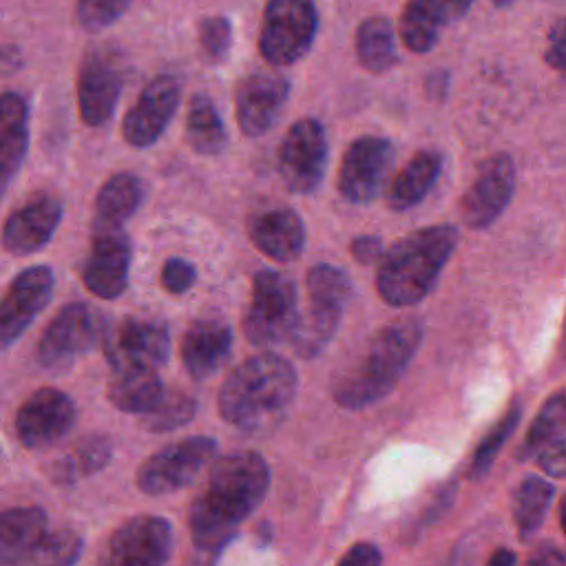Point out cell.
I'll return each mask as SVG.
<instances>
[{
  "instance_id": "e575fe53",
  "label": "cell",
  "mask_w": 566,
  "mask_h": 566,
  "mask_svg": "<svg viewBox=\"0 0 566 566\" xmlns=\"http://www.w3.org/2000/svg\"><path fill=\"white\" fill-rule=\"evenodd\" d=\"M197 413V400L186 391L164 394L161 402L144 416V427L150 433H168L192 420Z\"/></svg>"
},
{
  "instance_id": "8d00e7d4",
  "label": "cell",
  "mask_w": 566,
  "mask_h": 566,
  "mask_svg": "<svg viewBox=\"0 0 566 566\" xmlns=\"http://www.w3.org/2000/svg\"><path fill=\"white\" fill-rule=\"evenodd\" d=\"M566 427V396H553L551 400H546V405L542 407V411L535 416L528 433H526V451H535L542 444H546L548 440L557 438V433Z\"/></svg>"
},
{
  "instance_id": "277c9868",
  "label": "cell",
  "mask_w": 566,
  "mask_h": 566,
  "mask_svg": "<svg viewBox=\"0 0 566 566\" xmlns=\"http://www.w3.org/2000/svg\"><path fill=\"white\" fill-rule=\"evenodd\" d=\"M422 340L416 321L391 323L378 329L363 356L334 382V400L345 409H363L385 398L400 380Z\"/></svg>"
},
{
  "instance_id": "60d3db41",
  "label": "cell",
  "mask_w": 566,
  "mask_h": 566,
  "mask_svg": "<svg viewBox=\"0 0 566 566\" xmlns=\"http://www.w3.org/2000/svg\"><path fill=\"white\" fill-rule=\"evenodd\" d=\"M546 64L566 77V18H557L548 33H546V49H544Z\"/></svg>"
},
{
  "instance_id": "5b68a950",
  "label": "cell",
  "mask_w": 566,
  "mask_h": 566,
  "mask_svg": "<svg viewBox=\"0 0 566 566\" xmlns=\"http://www.w3.org/2000/svg\"><path fill=\"white\" fill-rule=\"evenodd\" d=\"M318 33L314 0H265L259 24V53L272 66H290L312 49Z\"/></svg>"
},
{
  "instance_id": "2e32d148",
  "label": "cell",
  "mask_w": 566,
  "mask_h": 566,
  "mask_svg": "<svg viewBox=\"0 0 566 566\" xmlns=\"http://www.w3.org/2000/svg\"><path fill=\"white\" fill-rule=\"evenodd\" d=\"M181 86L172 75L153 77L122 119V137L133 148L153 146L172 122Z\"/></svg>"
},
{
  "instance_id": "5bb4252c",
  "label": "cell",
  "mask_w": 566,
  "mask_h": 566,
  "mask_svg": "<svg viewBox=\"0 0 566 566\" xmlns=\"http://www.w3.org/2000/svg\"><path fill=\"white\" fill-rule=\"evenodd\" d=\"M394 161V146L378 135H363L349 144L338 168V192L352 203H369L382 190Z\"/></svg>"
},
{
  "instance_id": "ee69618b",
  "label": "cell",
  "mask_w": 566,
  "mask_h": 566,
  "mask_svg": "<svg viewBox=\"0 0 566 566\" xmlns=\"http://www.w3.org/2000/svg\"><path fill=\"white\" fill-rule=\"evenodd\" d=\"M382 562V555L380 551L369 544V542H358L354 544L340 559L338 564L343 566H374V564H380Z\"/></svg>"
},
{
  "instance_id": "f1b7e54d",
  "label": "cell",
  "mask_w": 566,
  "mask_h": 566,
  "mask_svg": "<svg viewBox=\"0 0 566 566\" xmlns=\"http://www.w3.org/2000/svg\"><path fill=\"white\" fill-rule=\"evenodd\" d=\"M447 20L444 0H407L398 20V35L411 53H429Z\"/></svg>"
},
{
  "instance_id": "4316f807",
  "label": "cell",
  "mask_w": 566,
  "mask_h": 566,
  "mask_svg": "<svg viewBox=\"0 0 566 566\" xmlns=\"http://www.w3.org/2000/svg\"><path fill=\"white\" fill-rule=\"evenodd\" d=\"M164 382L155 369H126L115 371V378L106 385L108 402L124 411L146 416L164 398Z\"/></svg>"
},
{
  "instance_id": "bcb514c9",
  "label": "cell",
  "mask_w": 566,
  "mask_h": 566,
  "mask_svg": "<svg viewBox=\"0 0 566 566\" xmlns=\"http://www.w3.org/2000/svg\"><path fill=\"white\" fill-rule=\"evenodd\" d=\"M447 84H449V77H447L444 71H438V73H433V75L427 77V88H429V93H433V97L444 95Z\"/></svg>"
},
{
  "instance_id": "4dcf8cb0",
  "label": "cell",
  "mask_w": 566,
  "mask_h": 566,
  "mask_svg": "<svg viewBox=\"0 0 566 566\" xmlns=\"http://www.w3.org/2000/svg\"><path fill=\"white\" fill-rule=\"evenodd\" d=\"M186 142L199 155H219L228 144L226 124L214 106V102L197 93L190 97L186 113Z\"/></svg>"
},
{
  "instance_id": "6da1fadb",
  "label": "cell",
  "mask_w": 566,
  "mask_h": 566,
  "mask_svg": "<svg viewBox=\"0 0 566 566\" xmlns=\"http://www.w3.org/2000/svg\"><path fill=\"white\" fill-rule=\"evenodd\" d=\"M270 489V467L256 451H234L210 469L208 482L188 515L197 551L214 555L237 535Z\"/></svg>"
},
{
  "instance_id": "8992f818",
  "label": "cell",
  "mask_w": 566,
  "mask_h": 566,
  "mask_svg": "<svg viewBox=\"0 0 566 566\" xmlns=\"http://www.w3.org/2000/svg\"><path fill=\"white\" fill-rule=\"evenodd\" d=\"M296 285L276 270H261L252 279L250 307L243 318L245 338L252 345L290 343L298 325Z\"/></svg>"
},
{
  "instance_id": "7c38bea8",
  "label": "cell",
  "mask_w": 566,
  "mask_h": 566,
  "mask_svg": "<svg viewBox=\"0 0 566 566\" xmlns=\"http://www.w3.org/2000/svg\"><path fill=\"white\" fill-rule=\"evenodd\" d=\"M77 420L75 400L55 387H40L29 394L13 418L15 436L27 449H46L62 440Z\"/></svg>"
},
{
  "instance_id": "1f68e13d",
  "label": "cell",
  "mask_w": 566,
  "mask_h": 566,
  "mask_svg": "<svg viewBox=\"0 0 566 566\" xmlns=\"http://www.w3.org/2000/svg\"><path fill=\"white\" fill-rule=\"evenodd\" d=\"M553 500V484L539 475H526L513 493V522L522 537H531L546 517Z\"/></svg>"
},
{
  "instance_id": "30bf717a",
  "label": "cell",
  "mask_w": 566,
  "mask_h": 566,
  "mask_svg": "<svg viewBox=\"0 0 566 566\" xmlns=\"http://www.w3.org/2000/svg\"><path fill=\"white\" fill-rule=\"evenodd\" d=\"M124 88L122 55L108 46L84 55L77 71V111L86 126H104L119 102Z\"/></svg>"
},
{
  "instance_id": "74e56055",
  "label": "cell",
  "mask_w": 566,
  "mask_h": 566,
  "mask_svg": "<svg viewBox=\"0 0 566 566\" xmlns=\"http://www.w3.org/2000/svg\"><path fill=\"white\" fill-rule=\"evenodd\" d=\"M133 0H77L75 18L84 31L97 33L115 24Z\"/></svg>"
},
{
  "instance_id": "7402d4cb",
  "label": "cell",
  "mask_w": 566,
  "mask_h": 566,
  "mask_svg": "<svg viewBox=\"0 0 566 566\" xmlns=\"http://www.w3.org/2000/svg\"><path fill=\"white\" fill-rule=\"evenodd\" d=\"M248 234L259 252L279 263L296 259L305 245V226L290 208H270L252 214Z\"/></svg>"
},
{
  "instance_id": "603a6c76",
  "label": "cell",
  "mask_w": 566,
  "mask_h": 566,
  "mask_svg": "<svg viewBox=\"0 0 566 566\" xmlns=\"http://www.w3.org/2000/svg\"><path fill=\"white\" fill-rule=\"evenodd\" d=\"M29 150V104L20 93H0V201Z\"/></svg>"
},
{
  "instance_id": "7dc6e473",
  "label": "cell",
  "mask_w": 566,
  "mask_h": 566,
  "mask_svg": "<svg viewBox=\"0 0 566 566\" xmlns=\"http://www.w3.org/2000/svg\"><path fill=\"white\" fill-rule=\"evenodd\" d=\"M471 4H473V0H444L447 15H451V18H462Z\"/></svg>"
},
{
  "instance_id": "681fc988",
  "label": "cell",
  "mask_w": 566,
  "mask_h": 566,
  "mask_svg": "<svg viewBox=\"0 0 566 566\" xmlns=\"http://www.w3.org/2000/svg\"><path fill=\"white\" fill-rule=\"evenodd\" d=\"M559 524H562V531H564V535H566V495H564L562 502H559Z\"/></svg>"
},
{
  "instance_id": "836d02e7",
  "label": "cell",
  "mask_w": 566,
  "mask_h": 566,
  "mask_svg": "<svg viewBox=\"0 0 566 566\" xmlns=\"http://www.w3.org/2000/svg\"><path fill=\"white\" fill-rule=\"evenodd\" d=\"M84 551L82 535L71 528H57V531H44V535L38 539V544L27 555L24 564H53V566H69L80 559Z\"/></svg>"
},
{
  "instance_id": "f546056e",
  "label": "cell",
  "mask_w": 566,
  "mask_h": 566,
  "mask_svg": "<svg viewBox=\"0 0 566 566\" xmlns=\"http://www.w3.org/2000/svg\"><path fill=\"white\" fill-rule=\"evenodd\" d=\"M354 49L360 66L369 73H385L398 62L396 33L385 15H371L356 29Z\"/></svg>"
},
{
  "instance_id": "e0dca14e",
  "label": "cell",
  "mask_w": 566,
  "mask_h": 566,
  "mask_svg": "<svg viewBox=\"0 0 566 566\" xmlns=\"http://www.w3.org/2000/svg\"><path fill=\"white\" fill-rule=\"evenodd\" d=\"M515 190V164L506 153L491 155L478 168L473 184L467 188L460 212L469 228L491 226L509 206Z\"/></svg>"
},
{
  "instance_id": "ac0fdd59",
  "label": "cell",
  "mask_w": 566,
  "mask_h": 566,
  "mask_svg": "<svg viewBox=\"0 0 566 566\" xmlns=\"http://www.w3.org/2000/svg\"><path fill=\"white\" fill-rule=\"evenodd\" d=\"M130 239L122 228L93 230L91 250L82 268L84 287L104 301L122 296L128 287L130 274Z\"/></svg>"
},
{
  "instance_id": "7a4b0ae2",
  "label": "cell",
  "mask_w": 566,
  "mask_h": 566,
  "mask_svg": "<svg viewBox=\"0 0 566 566\" xmlns=\"http://www.w3.org/2000/svg\"><path fill=\"white\" fill-rule=\"evenodd\" d=\"M458 243V230L440 223L405 234L378 259L376 290L387 305L420 303L438 281Z\"/></svg>"
},
{
  "instance_id": "b9f144b4",
  "label": "cell",
  "mask_w": 566,
  "mask_h": 566,
  "mask_svg": "<svg viewBox=\"0 0 566 566\" xmlns=\"http://www.w3.org/2000/svg\"><path fill=\"white\" fill-rule=\"evenodd\" d=\"M539 469L551 478H566V438H553L539 447Z\"/></svg>"
},
{
  "instance_id": "816d5d0a",
  "label": "cell",
  "mask_w": 566,
  "mask_h": 566,
  "mask_svg": "<svg viewBox=\"0 0 566 566\" xmlns=\"http://www.w3.org/2000/svg\"><path fill=\"white\" fill-rule=\"evenodd\" d=\"M564 352H566V321H564Z\"/></svg>"
},
{
  "instance_id": "9a60e30c",
  "label": "cell",
  "mask_w": 566,
  "mask_h": 566,
  "mask_svg": "<svg viewBox=\"0 0 566 566\" xmlns=\"http://www.w3.org/2000/svg\"><path fill=\"white\" fill-rule=\"evenodd\" d=\"M55 279L51 268L31 265L15 274L0 298V352L9 349L49 305Z\"/></svg>"
},
{
  "instance_id": "44dd1931",
  "label": "cell",
  "mask_w": 566,
  "mask_h": 566,
  "mask_svg": "<svg viewBox=\"0 0 566 566\" xmlns=\"http://www.w3.org/2000/svg\"><path fill=\"white\" fill-rule=\"evenodd\" d=\"M232 327L223 318H197L181 336V365L195 380L212 376L230 356Z\"/></svg>"
},
{
  "instance_id": "ab89813d",
  "label": "cell",
  "mask_w": 566,
  "mask_h": 566,
  "mask_svg": "<svg viewBox=\"0 0 566 566\" xmlns=\"http://www.w3.org/2000/svg\"><path fill=\"white\" fill-rule=\"evenodd\" d=\"M159 281H161V287L168 294H175V296L184 294V292H188L195 285L197 268L190 261L181 259V256H170L161 265Z\"/></svg>"
},
{
  "instance_id": "f6af8a7d",
  "label": "cell",
  "mask_w": 566,
  "mask_h": 566,
  "mask_svg": "<svg viewBox=\"0 0 566 566\" xmlns=\"http://www.w3.org/2000/svg\"><path fill=\"white\" fill-rule=\"evenodd\" d=\"M24 64L22 51L15 44H0V77L13 75Z\"/></svg>"
},
{
  "instance_id": "f907efd6",
  "label": "cell",
  "mask_w": 566,
  "mask_h": 566,
  "mask_svg": "<svg viewBox=\"0 0 566 566\" xmlns=\"http://www.w3.org/2000/svg\"><path fill=\"white\" fill-rule=\"evenodd\" d=\"M495 7H509V4H513L515 0H491Z\"/></svg>"
},
{
  "instance_id": "3957f363",
  "label": "cell",
  "mask_w": 566,
  "mask_h": 566,
  "mask_svg": "<svg viewBox=\"0 0 566 566\" xmlns=\"http://www.w3.org/2000/svg\"><path fill=\"white\" fill-rule=\"evenodd\" d=\"M294 367L276 354H256L234 367L219 391L221 418L243 431H254L279 416L296 394Z\"/></svg>"
},
{
  "instance_id": "9c48e42d",
  "label": "cell",
  "mask_w": 566,
  "mask_h": 566,
  "mask_svg": "<svg viewBox=\"0 0 566 566\" xmlns=\"http://www.w3.org/2000/svg\"><path fill=\"white\" fill-rule=\"evenodd\" d=\"M102 349L115 371L157 369L170 356V332L161 321L128 316L106 327Z\"/></svg>"
},
{
  "instance_id": "83f0119b",
  "label": "cell",
  "mask_w": 566,
  "mask_h": 566,
  "mask_svg": "<svg viewBox=\"0 0 566 566\" xmlns=\"http://www.w3.org/2000/svg\"><path fill=\"white\" fill-rule=\"evenodd\" d=\"M111 458H113L111 438L102 433H91L51 464L49 480L60 486L73 484L77 480L91 478L97 471H102L111 462Z\"/></svg>"
},
{
  "instance_id": "d6a6232c",
  "label": "cell",
  "mask_w": 566,
  "mask_h": 566,
  "mask_svg": "<svg viewBox=\"0 0 566 566\" xmlns=\"http://www.w3.org/2000/svg\"><path fill=\"white\" fill-rule=\"evenodd\" d=\"M352 285L347 274L329 263H318L307 272V296L312 305L343 312Z\"/></svg>"
},
{
  "instance_id": "7bdbcfd3",
  "label": "cell",
  "mask_w": 566,
  "mask_h": 566,
  "mask_svg": "<svg viewBox=\"0 0 566 566\" xmlns=\"http://www.w3.org/2000/svg\"><path fill=\"white\" fill-rule=\"evenodd\" d=\"M349 250H352V256H354L358 263L369 265V263H378V259H380L385 245H382V241H380L378 237H374V234H363V237H356V239L352 241Z\"/></svg>"
},
{
  "instance_id": "c3c4849f",
  "label": "cell",
  "mask_w": 566,
  "mask_h": 566,
  "mask_svg": "<svg viewBox=\"0 0 566 566\" xmlns=\"http://www.w3.org/2000/svg\"><path fill=\"white\" fill-rule=\"evenodd\" d=\"M515 562V555L511 553V551H506V548H497L491 557H489V564L491 566H509V564H513Z\"/></svg>"
},
{
  "instance_id": "ffe728a7",
  "label": "cell",
  "mask_w": 566,
  "mask_h": 566,
  "mask_svg": "<svg viewBox=\"0 0 566 566\" xmlns=\"http://www.w3.org/2000/svg\"><path fill=\"white\" fill-rule=\"evenodd\" d=\"M290 95L287 77L279 73H250L243 77L234 93V115L241 133L245 137L265 135L279 115Z\"/></svg>"
},
{
  "instance_id": "d4e9b609",
  "label": "cell",
  "mask_w": 566,
  "mask_h": 566,
  "mask_svg": "<svg viewBox=\"0 0 566 566\" xmlns=\"http://www.w3.org/2000/svg\"><path fill=\"white\" fill-rule=\"evenodd\" d=\"M144 197L142 181L133 172L111 175L97 190L93 203V230H117L139 208Z\"/></svg>"
},
{
  "instance_id": "f35d334b",
  "label": "cell",
  "mask_w": 566,
  "mask_h": 566,
  "mask_svg": "<svg viewBox=\"0 0 566 566\" xmlns=\"http://www.w3.org/2000/svg\"><path fill=\"white\" fill-rule=\"evenodd\" d=\"M199 44L212 62L226 60L232 49V24L226 15H206L199 20Z\"/></svg>"
},
{
  "instance_id": "ba28073f",
  "label": "cell",
  "mask_w": 566,
  "mask_h": 566,
  "mask_svg": "<svg viewBox=\"0 0 566 566\" xmlns=\"http://www.w3.org/2000/svg\"><path fill=\"white\" fill-rule=\"evenodd\" d=\"M217 440L190 436L148 455L135 471V486L146 495H168L186 489L214 460Z\"/></svg>"
},
{
  "instance_id": "d6986e66",
  "label": "cell",
  "mask_w": 566,
  "mask_h": 566,
  "mask_svg": "<svg viewBox=\"0 0 566 566\" xmlns=\"http://www.w3.org/2000/svg\"><path fill=\"white\" fill-rule=\"evenodd\" d=\"M62 201L49 192H33L4 219L0 243L13 256H29L42 250L62 221Z\"/></svg>"
},
{
  "instance_id": "52a82bcc",
  "label": "cell",
  "mask_w": 566,
  "mask_h": 566,
  "mask_svg": "<svg viewBox=\"0 0 566 566\" xmlns=\"http://www.w3.org/2000/svg\"><path fill=\"white\" fill-rule=\"evenodd\" d=\"M106 327V316L93 305L82 301L66 303L42 332L35 358L46 369H66L102 343Z\"/></svg>"
},
{
  "instance_id": "484cf974",
  "label": "cell",
  "mask_w": 566,
  "mask_h": 566,
  "mask_svg": "<svg viewBox=\"0 0 566 566\" xmlns=\"http://www.w3.org/2000/svg\"><path fill=\"white\" fill-rule=\"evenodd\" d=\"M442 170V157L436 150L416 153L409 164L394 177L387 190V206L396 212L409 210L420 203L433 184L438 181Z\"/></svg>"
},
{
  "instance_id": "d590c367",
  "label": "cell",
  "mask_w": 566,
  "mask_h": 566,
  "mask_svg": "<svg viewBox=\"0 0 566 566\" xmlns=\"http://www.w3.org/2000/svg\"><path fill=\"white\" fill-rule=\"evenodd\" d=\"M520 422V407L515 405L513 409H509V413L482 438V442L478 444L475 453H473V462H471V475L478 478L482 473H486L495 460V455L500 453L502 444L511 438V433L515 431Z\"/></svg>"
},
{
  "instance_id": "cb8c5ba5",
  "label": "cell",
  "mask_w": 566,
  "mask_h": 566,
  "mask_svg": "<svg viewBox=\"0 0 566 566\" xmlns=\"http://www.w3.org/2000/svg\"><path fill=\"white\" fill-rule=\"evenodd\" d=\"M49 526L42 506H11L0 511V566L24 564Z\"/></svg>"
},
{
  "instance_id": "4fadbf2b",
  "label": "cell",
  "mask_w": 566,
  "mask_h": 566,
  "mask_svg": "<svg viewBox=\"0 0 566 566\" xmlns=\"http://www.w3.org/2000/svg\"><path fill=\"white\" fill-rule=\"evenodd\" d=\"M175 546L172 526L159 515H133L122 522L106 544V564L161 566Z\"/></svg>"
},
{
  "instance_id": "8fae6325",
  "label": "cell",
  "mask_w": 566,
  "mask_h": 566,
  "mask_svg": "<svg viewBox=\"0 0 566 566\" xmlns=\"http://www.w3.org/2000/svg\"><path fill=\"white\" fill-rule=\"evenodd\" d=\"M327 164V137L325 128L314 117L294 122L279 146V172L287 190L307 195L312 192Z\"/></svg>"
}]
</instances>
